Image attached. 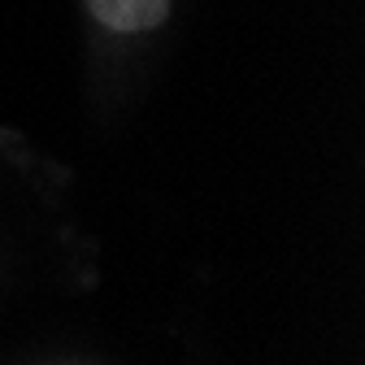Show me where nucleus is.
Masks as SVG:
<instances>
[{
	"label": "nucleus",
	"instance_id": "f257e3e1",
	"mask_svg": "<svg viewBox=\"0 0 365 365\" xmlns=\"http://www.w3.org/2000/svg\"><path fill=\"white\" fill-rule=\"evenodd\" d=\"M87 14L109 31H148L165 22L170 0H87Z\"/></svg>",
	"mask_w": 365,
	"mask_h": 365
}]
</instances>
